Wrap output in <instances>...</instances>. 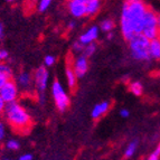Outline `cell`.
<instances>
[{
  "instance_id": "obj_1",
  "label": "cell",
  "mask_w": 160,
  "mask_h": 160,
  "mask_svg": "<svg viewBox=\"0 0 160 160\" xmlns=\"http://www.w3.org/2000/svg\"><path fill=\"white\" fill-rule=\"evenodd\" d=\"M148 8L142 0L128 1L123 5L122 13H121V32L126 40H130L136 35L141 34L143 28L144 15Z\"/></svg>"
},
{
  "instance_id": "obj_2",
  "label": "cell",
  "mask_w": 160,
  "mask_h": 160,
  "mask_svg": "<svg viewBox=\"0 0 160 160\" xmlns=\"http://www.w3.org/2000/svg\"><path fill=\"white\" fill-rule=\"evenodd\" d=\"M9 126L18 133H27L32 128V118L26 110L16 101L6 104L3 110Z\"/></svg>"
},
{
  "instance_id": "obj_3",
  "label": "cell",
  "mask_w": 160,
  "mask_h": 160,
  "mask_svg": "<svg viewBox=\"0 0 160 160\" xmlns=\"http://www.w3.org/2000/svg\"><path fill=\"white\" fill-rule=\"evenodd\" d=\"M150 39H148L143 34H138L129 40L131 56L137 61H148L150 59L149 54Z\"/></svg>"
},
{
  "instance_id": "obj_4",
  "label": "cell",
  "mask_w": 160,
  "mask_h": 160,
  "mask_svg": "<svg viewBox=\"0 0 160 160\" xmlns=\"http://www.w3.org/2000/svg\"><path fill=\"white\" fill-rule=\"evenodd\" d=\"M51 90L56 108L61 112L66 111L67 108L69 107V98L67 95L66 91L64 90V88H63V85L59 83V81H54V83L52 84Z\"/></svg>"
},
{
  "instance_id": "obj_5",
  "label": "cell",
  "mask_w": 160,
  "mask_h": 160,
  "mask_svg": "<svg viewBox=\"0 0 160 160\" xmlns=\"http://www.w3.org/2000/svg\"><path fill=\"white\" fill-rule=\"evenodd\" d=\"M158 32H159V27L157 22V15L152 10L148 9L143 19V28L142 32L148 39H155L158 38Z\"/></svg>"
},
{
  "instance_id": "obj_6",
  "label": "cell",
  "mask_w": 160,
  "mask_h": 160,
  "mask_svg": "<svg viewBox=\"0 0 160 160\" xmlns=\"http://www.w3.org/2000/svg\"><path fill=\"white\" fill-rule=\"evenodd\" d=\"M17 96H18V85L15 81L8 80L7 82L0 88V98L6 102V103H10V102L16 101Z\"/></svg>"
},
{
  "instance_id": "obj_7",
  "label": "cell",
  "mask_w": 160,
  "mask_h": 160,
  "mask_svg": "<svg viewBox=\"0 0 160 160\" xmlns=\"http://www.w3.org/2000/svg\"><path fill=\"white\" fill-rule=\"evenodd\" d=\"M48 81H49V74L47 68L45 66L38 67L34 74V84L39 94H44L45 90L47 88Z\"/></svg>"
},
{
  "instance_id": "obj_8",
  "label": "cell",
  "mask_w": 160,
  "mask_h": 160,
  "mask_svg": "<svg viewBox=\"0 0 160 160\" xmlns=\"http://www.w3.org/2000/svg\"><path fill=\"white\" fill-rule=\"evenodd\" d=\"M67 7L69 13L75 18H82L86 16V2L82 0H68Z\"/></svg>"
},
{
  "instance_id": "obj_9",
  "label": "cell",
  "mask_w": 160,
  "mask_h": 160,
  "mask_svg": "<svg viewBox=\"0 0 160 160\" xmlns=\"http://www.w3.org/2000/svg\"><path fill=\"white\" fill-rule=\"evenodd\" d=\"M73 68H74V72L76 74V76H78V78H83L88 69V57L85 55H81V56L76 57V59L73 63Z\"/></svg>"
},
{
  "instance_id": "obj_10",
  "label": "cell",
  "mask_w": 160,
  "mask_h": 160,
  "mask_svg": "<svg viewBox=\"0 0 160 160\" xmlns=\"http://www.w3.org/2000/svg\"><path fill=\"white\" fill-rule=\"evenodd\" d=\"M99 37V27L93 26L90 29L86 30L84 34H82L80 36V42L83 45H88L90 43H94Z\"/></svg>"
},
{
  "instance_id": "obj_11",
  "label": "cell",
  "mask_w": 160,
  "mask_h": 160,
  "mask_svg": "<svg viewBox=\"0 0 160 160\" xmlns=\"http://www.w3.org/2000/svg\"><path fill=\"white\" fill-rule=\"evenodd\" d=\"M16 83H17V85H18L20 88H22L24 91L29 90V88H32V75H30V73L22 72L18 75Z\"/></svg>"
},
{
  "instance_id": "obj_12",
  "label": "cell",
  "mask_w": 160,
  "mask_h": 160,
  "mask_svg": "<svg viewBox=\"0 0 160 160\" xmlns=\"http://www.w3.org/2000/svg\"><path fill=\"white\" fill-rule=\"evenodd\" d=\"M109 110H110L109 102L108 101L101 102V103L96 104L95 107L93 108L91 115L93 119H100V118H102L104 114H107V113L109 112Z\"/></svg>"
},
{
  "instance_id": "obj_13",
  "label": "cell",
  "mask_w": 160,
  "mask_h": 160,
  "mask_svg": "<svg viewBox=\"0 0 160 160\" xmlns=\"http://www.w3.org/2000/svg\"><path fill=\"white\" fill-rule=\"evenodd\" d=\"M65 74H66V81H67V84H68V88L72 91H74L75 88H76V84H78V76L75 74L73 66L67 65L66 69H65Z\"/></svg>"
},
{
  "instance_id": "obj_14",
  "label": "cell",
  "mask_w": 160,
  "mask_h": 160,
  "mask_svg": "<svg viewBox=\"0 0 160 160\" xmlns=\"http://www.w3.org/2000/svg\"><path fill=\"white\" fill-rule=\"evenodd\" d=\"M149 54L151 58L160 61V39L159 38H155V39L150 40Z\"/></svg>"
},
{
  "instance_id": "obj_15",
  "label": "cell",
  "mask_w": 160,
  "mask_h": 160,
  "mask_svg": "<svg viewBox=\"0 0 160 160\" xmlns=\"http://www.w3.org/2000/svg\"><path fill=\"white\" fill-rule=\"evenodd\" d=\"M11 78V69L8 65L0 62V88Z\"/></svg>"
},
{
  "instance_id": "obj_16",
  "label": "cell",
  "mask_w": 160,
  "mask_h": 160,
  "mask_svg": "<svg viewBox=\"0 0 160 160\" xmlns=\"http://www.w3.org/2000/svg\"><path fill=\"white\" fill-rule=\"evenodd\" d=\"M101 7L100 0H88L86 1V16H94Z\"/></svg>"
},
{
  "instance_id": "obj_17",
  "label": "cell",
  "mask_w": 160,
  "mask_h": 160,
  "mask_svg": "<svg viewBox=\"0 0 160 160\" xmlns=\"http://www.w3.org/2000/svg\"><path fill=\"white\" fill-rule=\"evenodd\" d=\"M129 88H130V92L132 94H134L136 96H140L143 92V86L141 85L140 82H132L130 83L129 85Z\"/></svg>"
},
{
  "instance_id": "obj_18",
  "label": "cell",
  "mask_w": 160,
  "mask_h": 160,
  "mask_svg": "<svg viewBox=\"0 0 160 160\" xmlns=\"http://www.w3.org/2000/svg\"><path fill=\"white\" fill-rule=\"evenodd\" d=\"M137 149H138V141L134 140V141L130 142L129 146L127 147L126 151H124V157L126 158H131L133 157L134 153L137 152Z\"/></svg>"
},
{
  "instance_id": "obj_19",
  "label": "cell",
  "mask_w": 160,
  "mask_h": 160,
  "mask_svg": "<svg viewBox=\"0 0 160 160\" xmlns=\"http://www.w3.org/2000/svg\"><path fill=\"white\" fill-rule=\"evenodd\" d=\"M100 29L104 32H112L114 29V22L111 19H104L103 22H101V24H100Z\"/></svg>"
},
{
  "instance_id": "obj_20",
  "label": "cell",
  "mask_w": 160,
  "mask_h": 160,
  "mask_svg": "<svg viewBox=\"0 0 160 160\" xmlns=\"http://www.w3.org/2000/svg\"><path fill=\"white\" fill-rule=\"evenodd\" d=\"M96 51V45L94 43H90L88 44V45L84 46V48H83V55H85L86 57H91L92 55H93L94 53H95Z\"/></svg>"
},
{
  "instance_id": "obj_21",
  "label": "cell",
  "mask_w": 160,
  "mask_h": 160,
  "mask_svg": "<svg viewBox=\"0 0 160 160\" xmlns=\"http://www.w3.org/2000/svg\"><path fill=\"white\" fill-rule=\"evenodd\" d=\"M52 0H39V3H38V10L39 11H46L51 5Z\"/></svg>"
},
{
  "instance_id": "obj_22",
  "label": "cell",
  "mask_w": 160,
  "mask_h": 160,
  "mask_svg": "<svg viewBox=\"0 0 160 160\" xmlns=\"http://www.w3.org/2000/svg\"><path fill=\"white\" fill-rule=\"evenodd\" d=\"M148 159L149 160H159L160 159V143L158 144L157 147L155 148V150L150 153Z\"/></svg>"
},
{
  "instance_id": "obj_23",
  "label": "cell",
  "mask_w": 160,
  "mask_h": 160,
  "mask_svg": "<svg viewBox=\"0 0 160 160\" xmlns=\"http://www.w3.org/2000/svg\"><path fill=\"white\" fill-rule=\"evenodd\" d=\"M6 147L8 148L9 150H12V151H16V150L19 149V142L16 141V140H9L6 143Z\"/></svg>"
},
{
  "instance_id": "obj_24",
  "label": "cell",
  "mask_w": 160,
  "mask_h": 160,
  "mask_svg": "<svg viewBox=\"0 0 160 160\" xmlns=\"http://www.w3.org/2000/svg\"><path fill=\"white\" fill-rule=\"evenodd\" d=\"M55 62H56V58L52 55H48V56L45 57L44 59V63H45V66H53L55 64Z\"/></svg>"
},
{
  "instance_id": "obj_25",
  "label": "cell",
  "mask_w": 160,
  "mask_h": 160,
  "mask_svg": "<svg viewBox=\"0 0 160 160\" xmlns=\"http://www.w3.org/2000/svg\"><path fill=\"white\" fill-rule=\"evenodd\" d=\"M84 46H85V45H83L80 40H78V42H75V43L73 44L72 48H73V51L76 52V53H81V52H83V48H84Z\"/></svg>"
},
{
  "instance_id": "obj_26",
  "label": "cell",
  "mask_w": 160,
  "mask_h": 160,
  "mask_svg": "<svg viewBox=\"0 0 160 160\" xmlns=\"http://www.w3.org/2000/svg\"><path fill=\"white\" fill-rule=\"evenodd\" d=\"M8 58V52L5 49H0V62H3Z\"/></svg>"
},
{
  "instance_id": "obj_27",
  "label": "cell",
  "mask_w": 160,
  "mask_h": 160,
  "mask_svg": "<svg viewBox=\"0 0 160 160\" xmlns=\"http://www.w3.org/2000/svg\"><path fill=\"white\" fill-rule=\"evenodd\" d=\"M6 136V129H5V126H3L2 122H0V141L5 138Z\"/></svg>"
},
{
  "instance_id": "obj_28",
  "label": "cell",
  "mask_w": 160,
  "mask_h": 160,
  "mask_svg": "<svg viewBox=\"0 0 160 160\" xmlns=\"http://www.w3.org/2000/svg\"><path fill=\"white\" fill-rule=\"evenodd\" d=\"M129 115H130V112H129L128 109H121L120 110V117L121 118L127 119V118H129Z\"/></svg>"
},
{
  "instance_id": "obj_29",
  "label": "cell",
  "mask_w": 160,
  "mask_h": 160,
  "mask_svg": "<svg viewBox=\"0 0 160 160\" xmlns=\"http://www.w3.org/2000/svg\"><path fill=\"white\" fill-rule=\"evenodd\" d=\"M32 155L30 153H26V155H22L19 157V160H32Z\"/></svg>"
},
{
  "instance_id": "obj_30",
  "label": "cell",
  "mask_w": 160,
  "mask_h": 160,
  "mask_svg": "<svg viewBox=\"0 0 160 160\" xmlns=\"http://www.w3.org/2000/svg\"><path fill=\"white\" fill-rule=\"evenodd\" d=\"M6 104L7 103H6V102L0 98V113L3 112V110H5V108H6Z\"/></svg>"
},
{
  "instance_id": "obj_31",
  "label": "cell",
  "mask_w": 160,
  "mask_h": 160,
  "mask_svg": "<svg viewBox=\"0 0 160 160\" xmlns=\"http://www.w3.org/2000/svg\"><path fill=\"white\" fill-rule=\"evenodd\" d=\"M107 34H108V36H107L108 39H112V38H113V32H107Z\"/></svg>"
},
{
  "instance_id": "obj_32",
  "label": "cell",
  "mask_w": 160,
  "mask_h": 160,
  "mask_svg": "<svg viewBox=\"0 0 160 160\" xmlns=\"http://www.w3.org/2000/svg\"><path fill=\"white\" fill-rule=\"evenodd\" d=\"M74 27H75V22H69V24H68V28H69V29H73Z\"/></svg>"
},
{
  "instance_id": "obj_33",
  "label": "cell",
  "mask_w": 160,
  "mask_h": 160,
  "mask_svg": "<svg viewBox=\"0 0 160 160\" xmlns=\"http://www.w3.org/2000/svg\"><path fill=\"white\" fill-rule=\"evenodd\" d=\"M157 22H158V27L160 29V15H157Z\"/></svg>"
},
{
  "instance_id": "obj_34",
  "label": "cell",
  "mask_w": 160,
  "mask_h": 160,
  "mask_svg": "<svg viewBox=\"0 0 160 160\" xmlns=\"http://www.w3.org/2000/svg\"><path fill=\"white\" fill-rule=\"evenodd\" d=\"M1 36H2V26L0 25V38H1Z\"/></svg>"
},
{
  "instance_id": "obj_35",
  "label": "cell",
  "mask_w": 160,
  "mask_h": 160,
  "mask_svg": "<svg viewBox=\"0 0 160 160\" xmlns=\"http://www.w3.org/2000/svg\"><path fill=\"white\" fill-rule=\"evenodd\" d=\"M158 38L160 39V29H159V32H158Z\"/></svg>"
},
{
  "instance_id": "obj_36",
  "label": "cell",
  "mask_w": 160,
  "mask_h": 160,
  "mask_svg": "<svg viewBox=\"0 0 160 160\" xmlns=\"http://www.w3.org/2000/svg\"><path fill=\"white\" fill-rule=\"evenodd\" d=\"M7 1H9V2H11V1H13V0H7Z\"/></svg>"
},
{
  "instance_id": "obj_37",
  "label": "cell",
  "mask_w": 160,
  "mask_h": 160,
  "mask_svg": "<svg viewBox=\"0 0 160 160\" xmlns=\"http://www.w3.org/2000/svg\"><path fill=\"white\" fill-rule=\"evenodd\" d=\"M82 1H84V2H86V1H88V0H82Z\"/></svg>"
}]
</instances>
